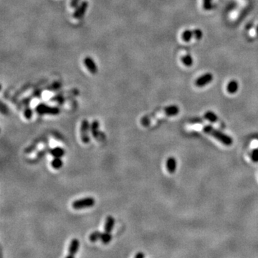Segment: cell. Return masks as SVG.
Masks as SVG:
<instances>
[{
    "mask_svg": "<svg viewBox=\"0 0 258 258\" xmlns=\"http://www.w3.org/2000/svg\"><path fill=\"white\" fill-rule=\"evenodd\" d=\"M111 239H112L111 233H110V232H105L104 233H102V235H101V237H100V241L103 244H104V245H108V243L110 242Z\"/></svg>",
    "mask_w": 258,
    "mask_h": 258,
    "instance_id": "cell-17",
    "label": "cell"
},
{
    "mask_svg": "<svg viewBox=\"0 0 258 258\" xmlns=\"http://www.w3.org/2000/svg\"><path fill=\"white\" fill-rule=\"evenodd\" d=\"M176 159L174 157L171 156L167 158V162H166V167H167V169L169 174H174L176 170Z\"/></svg>",
    "mask_w": 258,
    "mask_h": 258,
    "instance_id": "cell-10",
    "label": "cell"
},
{
    "mask_svg": "<svg viewBox=\"0 0 258 258\" xmlns=\"http://www.w3.org/2000/svg\"><path fill=\"white\" fill-rule=\"evenodd\" d=\"M250 158L251 160L254 163H258V148L252 150L250 155Z\"/></svg>",
    "mask_w": 258,
    "mask_h": 258,
    "instance_id": "cell-21",
    "label": "cell"
},
{
    "mask_svg": "<svg viewBox=\"0 0 258 258\" xmlns=\"http://www.w3.org/2000/svg\"><path fill=\"white\" fill-rule=\"evenodd\" d=\"M136 258H144L145 257V255L143 252H138L136 255H135Z\"/></svg>",
    "mask_w": 258,
    "mask_h": 258,
    "instance_id": "cell-25",
    "label": "cell"
},
{
    "mask_svg": "<svg viewBox=\"0 0 258 258\" xmlns=\"http://www.w3.org/2000/svg\"><path fill=\"white\" fill-rule=\"evenodd\" d=\"M96 204V200L93 197H84L82 199L75 200L72 203V207L76 210L91 208Z\"/></svg>",
    "mask_w": 258,
    "mask_h": 258,
    "instance_id": "cell-2",
    "label": "cell"
},
{
    "mask_svg": "<svg viewBox=\"0 0 258 258\" xmlns=\"http://www.w3.org/2000/svg\"><path fill=\"white\" fill-rule=\"evenodd\" d=\"M50 155L53 156V157L62 158L63 156H64V153H65V151H64V149L62 148V147L56 146L50 149Z\"/></svg>",
    "mask_w": 258,
    "mask_h": 258,
    "instance_id": "cell-13",
    "label": "cell"
},
{
    "mask_svg": "<svg viewBox=\"0 0 258 258\" xmlns=\"http://www.w3.org/2000/svg\"><path fill=\"white\" fill-rule=\"evenodd\" d=\"M182 40L184 42H189L194 36V32L191 30H186L182 33Z\"/></svg>",
    "mask_w": 258,
    "mask_h": 258,
    "instance_id": "cell-20",
    "label": "cell"
},
{
    "mask_svg": "<svg viewBox=\"0 0 258 258\" xmlns=\"http://www.w3.org/2000/svg\"><path fill=\"white\" fill-rule=\"evenodd\" d=\"M91 132L92 135H93V138H95L96 140H102L105 136L104 134H103L102 132L100 131V123H99V122L97 120H95V121H93L91 123Z\"/></svg>",
    "mask_w": 258,
    "mask_h": 258,
    "instance_id": "cell-5",
    "label": "cell"
},
{
    "mask_svg": "<svg viewBox=\"0 0 258 258\" xmlns=\"http://www.w3.org/2000/svg\"><path fill=\"white\" fill-rule=\"evenodd\" d=\"M80 0H71L70 1V7L72 8L77 7L78 4L79 3Z\"/></svg>",
    "mask_w": 258,
    "mask_h": 258,
    "instance_id": "cell-24",
    "label": "cell"
},
{
    "mask_svg": "<svg viewBox=\"0 0 258 258\" xmlns=\"http://www.w3.org/2000/svg\"><path fill=\"white\" fill-rule=\"evenodd\" d=\"M194 32V35L195 36L196 39H197V40H200L202 38V32L200 30V29H195Z\"/></svg>",
    "mask_w": 258,
    "mask_h": 258,
    "instance_id": "cell-23",
    "label": "cell"
},
{
    "mask_svg": "<svg viewBox=\"0 0 258 258\" xmlns=\"http://www.w3.org/2000/svg\"><path fill=\"white\" fill-rule=\"evenodd\" d=\"M257 36H258V26H257Z\"/></svg>",
    "mask_w": 258,
    "mask_h": 258,
    "instance_id": "cell-26",
    "label": "cell"
},
{
    "mask_svg": "<svg viewBox=\"0 0 258 258\" xmlns=\"http://www.w3.org/2000/svg\"><path fill=\"white\" fill-rule=\"evenodd\" d=\"M24 116L27 119H30L32 116V110L30 108L27 107L24 110Z\"/></svg>",
    "mask_w": 258,
    "mask_h": 258,
    "instance_id": "cell-22",
    "label": "cell"
},
{
    "mask_svg": "<svg viewBox=\"0 0 258 258\" xmlns=\"http://www.w3.org/2000/svg\"><path fill=\"white\" fill-rule=\"evenodd\" d=\"M114 225H115L114 218L110 215L108 216L106 219H105V226H104L105 232L111 233L113 229Z\"/></svg>",
    "mask_w": 258,
    "mask_h": 258,
    "instance_id": "cell-12",
    "label": "cell"
},
{
    "mask_svg": "<svg viewBox=\"0 0 258 258\" xmlns=\"http://www.w3.org/2000/svg\"><path fill=\"white\" fill-rule=\"evenodd\" d=\"M63 161H62L61 158L54 157L51 161V167L55 169H60L63 167Z\"/></svg>",
    "mask_w": 258,
    "mask_h": 258,
    "instance_id": "cell-15",
    "label": "cell"
},
{
    "mask_svg": "<svg viewBox=\"0 0 258 258\" xmlns=\"http://www.w3.org/2000/svg\"><path fill=\"white\" fill-rule=\"evenodd\" d=\"M213 80V75L211 73H205L203 75L200 76L199 78H197V80H196L195 85L197 87H204L210 83V82L212 81Z\"/></svg>",
    "mask_w": 258,
    "mask_h": 258,
    "instance_id": "cell-6",
    "label": "cell"
},
{
    "mask_svg": "<svg viewBox=\"0 0 258 258\" xmlns=\"http://www.w3.org/2000/svg\"><path fill=\"white\" fill-rule=\"evenodd\" d=\"M204 118L211 123H216L218 121V117L212 111H207L204 113Z\"/></svg>",
    "mask_w": 258,
    "mask_h": 258,
    "instance_id": "cell-16",
    "label": "cell"
},
{
    "mask_svg": "<svg viewBox=\"0 0 258 258\" xmlns=\"http://www.w3.org/2000/svg\"><path fill=\"white\" fill-rule=\"evenodd\" d=\"M87 7H88L87 2H82V3L78 7L76 10L75 11L74 14H73V18L76 20L82 19L86 12Z\"/></svg>",
    "mask_w": 258,
    "mask_h": 258,
    "instance_id": "cell-7",
    "label": "cell"
},
{
    "mask_svg": "<svg viewBox=\"0 0 258 258\" xmlns=\"http://www.w3.org/2000/svg\"><path fill=\"white\" fill-rule=\"evenodd\" d=\"M83 63L85 66L86 67L87 70L90 73H92V74H96L97 71H98V68H97L96 64L93 58H91V57H86L84 59Z\"/></svg>",
    "mask_w": 258,
    "mask_h": 258,
    "instance_id": "cell-9",
    "label": "cell"
},
{
    "mask_svg": "<svg viewBox=\"0 0 258 258\" xmlns=\"http://www.w3.org/2000/svg\"><path fill=\"white\" fill-rule=\"evenodd\" d=\"M163 113L167 116H175L179 114V108L176 105H171L163 109Z\"/></svg>",
    "mask_w": 258,
    "mask_h": 258,
    "instance_id": "cell-11",
    "label": "cell"
},
{
    "mask_svg": "<svg viewBox=\"0 0 258 258\" xmlns=\"http://www.w3.org/2000/svg\"><path fill=\"white\" fill-rule=\"evenodd\" d=\"M239 88V84L236 80H231L229 82L227 86V91L229 94H234L237 93Z\"/></svg>",
    "mask_w": 258,
    "mask_h": 258,
    "instance_id": "cell-14",
    "label": "cell"
},
{
    "mask_svg": "<svg viewBox=\"0 0 258 258\" xmlns=\"http://www.w3.org/2000/svg\"><path fill=\"white\" fill-rule=\"evenodd\" d=\"M183 64L186 67H191L193 64V59L192 57L190 55H186L185 56L182 57L181 58Z\"/></svg>",
    "mask_w": 258,
    "mask_h": 258,
    "instance_id": "cell-19",
    "label": "cell"
},
{
    "mask_svg": "<svg viewBox=\"0 0 258 258\" xmlns=\"http://www.w3.org/2000/svg\"><path fill=\"white\" fill-rule=\"evenodd\" d=\"M80 247V242L77 238H73L71 240L68 247V255L66 257H74L77 254Z\"/></svg>",
    "mask_w": 258,
    "mask_h": 258,
    "instance_id": "cell-8",
    "label": "cell"
},
{
    "mask_svg": "<svg viewBox=\"0 0 258 258\" xmlns=\"http://www.w3.org/2000/svg\"><path fill=\"white\" fill-rule=\"evenodd\" d=\"M35 111L40 115H51L56 116L60 113L59 108L55 106H50L45 103H40L35 107Z\"/></svg>",
    "mask_w": 258,
    "mask_h": 258,
    "instance_id": "cell-3",
    "label": "cell"
},
{
    "mask_svg": "<svg viewBox=\"0 0 258 258\" xmlns=\"http://www.w3.org/2000/svg\"><path fill=\"white\" fill-rule=\"evenodd\" d=\"M80 139L82 143L85 144H89L91 138H90V132H91V124L86 119L83 120L82 121L81 125H80Z\"/></svg>",
    "mask_w": 258,
    "mask_h": 258,
    "instance_id": "cell-4",
    "label": "cell"
},
{
    "mask_svg": "<svg viewBox=\"0 0 258 258\" xmlns=\"http://www.w3.org/2000/svg\"><path fill=\"white\" fill-rule=\"evenodd\" d=\"M203 131L207 134L210 135L215 139L218 140L226 146H230L233 144V139H232L231 136L225 134L222 131L217 130L210 125L204 126L203 127Z\"/></svg>",
    "mask_w": 258,
    "mask_h": 258,
    "instance_id": "cell-1",
    "label": "cell"
},
{
    "mask_svg": "<svg viewBox=\"0 0 258 258\" xmlns=\"http://www.w3.org/2000/svg\"><path fill=\"white\" fill-rule=\"evenodd\" d=\"M101 235H102V232L100 231H95L92 232L89 236V240L91 242H96L98 239H100Z\"/></svg>",
    "mask_w": 258,
    "mask_h": 258,
    "instance_id": "cell-18",
    "label": "cell"
}]
</instances>
